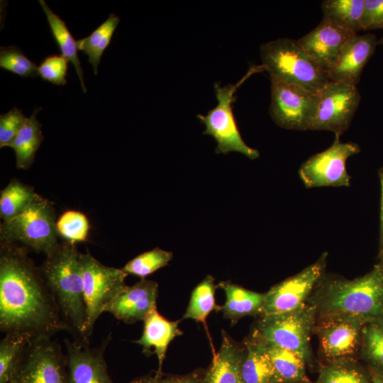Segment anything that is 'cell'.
<instances>
[{
  "instance_id": "6da1fadb",
  "label": "cell",
  "mask_w": 383,
  "mask_h": 383,
  "mask_svg": "<svg viewBox=\"0 0 383 383\" xmlns=\"http://www.w3.org/2000/svg\"><path fill=\"white\" fill-rule=\"evenodd\" d=\"M0 330L30 339L66 331L56 302L28 250L0 241Z\"/></svg>"
},
{
  "instance_id": "7a4b0ae2",
  "label": "cell",
  "mask_w": 383,
  "mask_h": 383,
  "mask_svg": "<svg viewBox=\"0 0 383 383\" xmlns=\"http://www.w3.org/2000/svg\"><path fill=\"white\" fill-rule=\"evenodd\" d=\"M307 304L313 307L316 318L349 315L367 322L383 319V279L375 265L353 279L325 273Z\"/></svg>"
},
{
  "instance_id": "3957f363",
  "label": "cell",
  "mask_w": 383,
  "mask_h": 383,
  "mask_svg": "<svg viewBox=\"0 0 383 383\" xmlns=\"http://www.w3.org/2000/svg\"><path fill=\"white\" fill-rule=\"evenodd\" d=\"M75 244L59 243L40 266L42 276L73 340L89 344L85 335L87 308L79 257Z\"/></svg>"
},
{
  "instance_id": "277c9868",
  "label": "cell",
  "mask_w": 383,
  "mask_h": 383,
  "mask_svg": "<svg viewBox=\"0 0 383 383\" xmlns=\"http://www.w3.org/2000/svg\"><path fill=\"white\" fill-rule=\"evenodd\" d=\"M260 56L270 77L315 91L329 82L326 73L304 52L296 40L284 38L263 43Z\"/></svg>"
},
{
  "instance_id": "5b68a950",
  "label": "cell",
  "mask_w": 383,
  "mask_h": 383,
  "mask_svg": "<svg viewBox=\"0 0 383 383\" xmlns=\"http://www.w3.org/2000/svg\"><path fill=\"white\" fill-rule=\"evenodd\" d=\"M58 237L55 208L37 193L21 213L0 226V241L20 243L45 255L58 245Z\"/></svg>"
},
{
  "instance_id": "8992f818",
  "label": "cell",
  "mask_w": 383,
  "mask_h": 383,
  "mask_svg": "<svg viewBox=\"0 0 383 383\" xmlns=\"http://www.w3.org/2000/svg\"><path fill=\"white\" fill-rule=\"evenodd\" d=\"M315 322V310L306 303L287 313L259 316L249 335L265 345L298 353L309 363L311 358L310 340Z\"/></svg>"
},
{
  "instance_id": "52a82bcc",
  "label": "cell",
  "mask_w": 383,
  "mask_h": 383,
  "mask_svg": "<svg viewBox=\"0 0 383 383\" xmlns=\"http://www.w3.org/2000/svg\"><path fill=\"white\" fill-rule=\"evenodd\" d=\"M260 70H265L262 65L252 67L235 84L221 87L218 83H216L214 90L218 101L216 106L209 110L206 115H197V118L205 126L204 134L211 135L216 140V153L227 154L230 152H237L251 160L260 156L256 149L248 146L243 140L232 107L236 99L235 94L238 89L251 74Z\"/></svg>"
},
{
  "instance_id": "ba28073f",
  "label": "cell",
  "mask_w": 383,
  "mask_h": 383,
  "mask_svg": "<svg viewBox=\"0 0 383 383\" xmlns=\"http://www.w3.org/2000/svg\"><path fill=\"white\" fill-rule=\"evenodd\" d=\"M87 308L85 335L89 340L94 324L107 305L126 286L122 269L103 265L87 250L79 257Z\"/></svg>"
},
{
  "instance_id": "9c48e42d",
  "label": "cell",
  "mask_w": 383,
  "mask_h": 383,
  "mask_svg": "<svg viewBox=\"0 0 383 383\" xmlns=\"http://www.w3.org/2000/svg\"><path fill=\"white\" fill-rule=\"evenodd\" d=\"M67 358L49 337L30 339L18 360L11 383H65Z\"/></svg>"
},
{
  "instance_id": "30bf717a",
  "label": "cell",
  "mask_w": 383,
  "mask_h": 383,
  "mask_svg": "<svg viewBox=\"0 0 383 383\" xmlns=\"http://www.w3.org/2000/svg\"><path fill=\"white\" fill-rule=\"evenodd\" d=\"M360 98L356 86L329 81L318 91L309 130L328 131L340 136L349 128Z\"/></svg>"
},
{
  "instance_id": "8fae6325",
  "label": "cell",
  "mask_w": 383,
  "mask_h": 383,
  "mask_svg": "<svg viewBox=\"0 0 383 383\" xmlns=\"http://www.w3.org/2000/svg\"><path fill=\"white\" fill-rule=\"evenodd\" d=\"M340 137L335 135L329 148L311 156L300 166L299 175L306 188L350 186L346 162L359 153L360 148L355 143L342 142Z\"/></svg>"
},
{
  "instance_id": "7c38bea8",
  "label": "cell",
  "mask_w": 383,
  "mask_h": 383,
  "mask_svg": "<svg viewBox=\"0 0 383 383\" xmlns=\"http://www.w3.org/2000/svg\"><path fill=\"white\" fill-rule=\"evenodd\" d=\"M270 114L274 122L289 130H309L318 91L270 77Z\"/></svg>"
},
{
  "instance_id": "4fadbf2b",
  "label": "cell",
  "mask_w": 383,
  "mask_h": 383,
  "mask_svg": "<svg viewBox=\"0 0 383 383\" xmlns=\"http://www.w3.org/2000/svg\"><path fill=\"white\" fill-rule=\"evenodd\" d=\"M327 257L328 252L322 253L313 264L272 287L265 293L259 316L287 313L306 305L316 285L326 273Z\"/></svg>"
},
{
  "instance_id": "5bb4252c",
  "label": "cell",
  "mask_w": 383,
  "mask_h": 383,
  "mask_svg": "<svg viewBox=\"0 0 383 383\" xmlns=\"http://www.w3.org/2000/svg\"><path fill=\"white\" fill-rule=\"evenodd\" d=\"M363 318L349 315H333L316 318L313 328L319 340L320 352L328 362L353 357L360 351Z\"/></svg>"
},
{
  "instance_id": "9a60e30c",
  "label": "cell",
  "mask_w": 383,
  "mask_h": 383,
  "mask_svg": "<svg viewBox=\"0 0 383 383\" xmlns=\"http://www.w3.org/2000/svg\"><path fill=\"white\" fill-rule=\"evenodd\" d=\"M111 340L109 335L100 346L65 338L67 374L65 383H114L107 370L105 349Z\"/></svg>"
},
{
  "instance_id": "2e32d148",
  "label": "cell",
  "mask_w": 383,
  "mask_h": 383,
  "mask_svg": "<svg viewBox=\"0 0 383 383\" xmlns=\"http://www.w3.org/2000/svg\"><path fill=\"white\" fill-rule=\"evenodd\" d=\"M355 34L322 20L316 27L296 41L304 52L327 73L335 63L345 43Z\"/></svg>"
},
{
  "instance_id": "e0dca14e",
  "label": "cell",
  "mask_w": 383,
  "mask_h": 383,
  "mask_svg": "<svg viewBox=\"0 0 383 383\" xmlns=\"http://www.w3.org/2000/svg\"><path fill=\"white\" fill-rule=\"evenodd\" d=\"M158 284L141 279L132 286L126 285L107 305L104 312L126 323L144 321L157 308Z\"/></svg>"
},
{
  "instance_id": "ac0fdd59",
  "label": "cell",
  "mask_w": 383,
  "mask_h": 383,
  "mask_svg": "<svg viewBox=\"0 0 383 383\" xmlns=\"http://www.w3.org/2000/svg\"><path fill=\"white\" fill-rule=\"evenodd\" d=\"M378 40L372 33L353 35L327 72L329 81L357 86L363 69L375 51Z\"/></svg>"
},
{
  "instance_id": "d6986e66",
  "label": "cell",
  "mask_w": 383,
  "mask_h": 383,
  "mask_svg": "<svg viewBox=\"0 0 383 383\" xmlns=\"http://www.w3.org/2000/svg\"><path fill=\"white\" fill-rule=\"evenodd\" d=\"M179 321H171L160 315L157 308L153 309L143 321L142 335L133 341L143 348L147 357L155 353L158 360L159 372L162 365L170 343L177 336L182 335L178 326Z\"/></svg>"
},
{
  "instance_id": "ffe728a7",
  "label": "cell",
  "mask_w": 383,
  "mask_h": 383,
  "mask_svg": "<svg viewBox=\"0 0 383 383\" xmlns=\"http://www.w3.org/2000/svg\"><path fill=\"white\" fill-rule=\"evenodd\" d=\"M243 345L232 340L223 331L222 343L205 371L203 383H243L241 376Z\"/></svg>"
},
{
  "instance_id": "44dd1931",
  "label": "cell",
  "mask_w": 383,
  "mask_h": 383,
  "mask_svg": "<svg viewBox=\"0 0 383 383\" xmlns=\"http://www.w3.org/2000/svg\"><path fill=\"white\" fill-rule=\"evenodd\" d=\"M217 287L223 290L226 294V301L221 306L220 311L232 324L246 316H260L265 293L247 289L230 281L220 282Z\"/></svg>"
},
{
  "instance_id": "7402d4cb",
  "label": "cell",
  "mask_w": 383,
  "mask_h": 383,
  "mask_svg": "<svg viewBox=\"0 0 383 383\" xmlns=\"http://www.w3.org/2000/svg\"><path fill=\"white\" fill-rule=\"evenodd\" d=\"M240 370L243 383H278L266 346L250 335L243 344Z\"/></svg>"
},
{
  "instance_id": "603a6c76",
  "label": "cell",
  "mask_w": 383,
  "mask_h": 383,
  "mask_svg": "<svg viewBox=\"0 0 383 383\" xmlns=\"http://www.w3.org/2000/svg\"><path fill=\"white\" fill-rule=\"evenodd\" d=\"M41 108L36 107L28 118L10 147L14 150L18 169H28L33 163L35 153L43 141L42 125L36 116Z\"/></svg>"
},
{
  "instance_id": "cb8c5ba5",
  "label": "cell",
  "mask_w": 383,
  "mask_h": 383,
  "mask_svg": "<svg viewBox=\"0 0 383 383\" xmlns=\"http://www.w3.org/2000/svg\"><path fill=\"white\" fill-rule=\"evenodd\" d=\"M49 24L53 38L56 42L61 55L70 62L75 68L84 93L87 91L84 85L83 70L77 54V44L64 21L55 13L44 0H39Z\"/></svg>"
},
{
  "instance_id": "d4e9b609",
  "label": "cell",
  "mask_w": 383,
  "mask_h": 383,
  "mask_svg": "<svg viewBox=\"0 0 383 383\" xmlns=\"http://www.w3.org/2000/svg\"><path fill=\"white\" fill-rule=\"evenodd\" d=\"M265 346L278 383H311L306 376L307 361L304 355L280 348Z\"/></svg>"
},
{
  "instance_id": "484cf974",
  "label": "cell",
  "mask_w": 383,
  "mask_h": 383,
  "mask_svg": "<svg viewBox=\"0 0 383 383\" xmlns=\"http://www.w3.org/2000/svg\"><path fill=\"white\" fill-rule=\"evenodd\" d=\"M365 0H325L321 4L322 20L357 33L362 30Z\"/></svg>"
},
{
  "instance_id": "4316f807",
  "label": "cell",
  "mask_w": 383,
  "mask_h": 383,
  "mask_svg": "<svg viewBox=\"0 0 383 383\" xmlns=\"http://www.w3.org/2000/svg\"><path fill=\"white\" fill-rule=\"evenodd\" d=\"M120 22L115 13H110L108 18L88 36L77 40L78 50L88 56V62L93 67L94 74H98V67L101 56L109 45L113 35Z\"/></svg>"
},
{
  "instance_id": "83f0119b",
  "label": "cell",
  "mask_w": 383,
  "mask_h": 383,
  "mask_svg": "<svg viewBox=\"0 0 383 383\" xmlns=\"http://www.w3.org/2000/svg\"><path fill=\"white\" fill-rule=\"evenodd\" d=\"M315 383H372L369 370L365 371L354 357L341 358L323 366Z\"/></svg>"
},
{
  "instance_id": "f1b7e54d",
  "label": "cell",
  "mask_w": 383,
  "mask_h": 383,
  "mask_svg": "<svg viewBox=\"0 0 383 383\" xmlns=\"http://www.w3.org/2000/svg\"><path fill=\"white\" fill-rule=\"evenodd\" d=\"M359 353L368 370L383 376V319L364 325Z\"/></svg>"
},
{
  "instance_id": "f546056e",
  "label": "cell",
  "mask_w": 383,
  "mask_h": 383,
  "mask_svg": "<svg viewBox=\"0 0 383 383\" xmlns=\"http://www.w3.org/2000/svg\"><path fill=\"white\" fill-rule=\"evenodd\" d=\"M215 279L207 275L192 291L189 303L182 319H192L202 323L205 327L207 316L213 310L221 311L216 304L215 292L217 288Z\"/></svg>"
},
{
  "instance_id": "4dcf8cb0",
  "label": "cell",
  "mask_w": 383,
  "mask_h": 383,
  "mask_svg": "<svg viewBox=\"0 0 383 383\" xmlns=\"http://www.w3.org/2000/svg\"><path fill=\"white\" fill-rule=\"evenodd\" d=\"M35 194L31 186L16 178L12 179L1 191L0 216L3 221H9L21 213L30 204Z\"/></svg>"
},
{
  "instance_id": "1f68e13d",
  "label": "cell",
  "mask_w": 383,
  "mask_h": 383,
  "mask_svg": "<svg viewBox=\"0 0 383 383\" xmlns=\"http://www.w3.org/2000/svg\"><path fill=\"white\" fill-rule=\"evenodd\" d=\"M30 340L23 334L5 333L0 342V383H11L20 355Z\"/></svg>"
},
{
  "instance_id": "d6a6232c",
  "label": "cell",
  "mask_w": 383,
  "mask_h": 383,
  "mask_svg": "<svg viewBox=\"0 0 383 383\" xmlns=\"http://www.w3.org/2000/svg\"><path fill=\"white\" fill-rule=\"evenodd\" d=\"M172 257V252L155 248L138 255L128 261L121 269L127 274L145 279L147 276L166 266Z\"/></svg>"
},
{
  "instance_id": "836d02e7",
  "label": "cell",
  "mask_w": 383,
  "mask_h": 383,
  "mask_svg": "<svg viewBox=\"0 0 383 383\" xmlns=\"http://www.w3.org/2000/svg\"><path fill=\"white\" fill-rule=\"evenodd\" d=\"M56 230L58 236L66 242L75 245L86 242L89 231V220L80 211H67L56 221Z\"/></svg>"
},
{
  "instance_id": "e575fe53",
  "label": "cell",
  "mask_w": 383,
  "mask_h": 383,
  "mask_svg": "<svg viewBox=\"0 0 383 383\" xmlns=\"http://www.w3.org/2000/svg\"><path fill=\"white\" fill-rule=\"evenodd\" d=\"M0 67L21 77L38 76L36 65L16 45L1 47Z\"/></svg>"
},
{
  "instance_id": "d590c367",
  "label": "cell",
  "mask_w": 383,
  "mask_h": 383,
  "mask_svg": "<svg viewBox=\"0 0 383 383\" xmlns=\"http://www.w3.org/2000/svg\"><path fill=\"white\" fill-rule=\"evenodd\" d=\"M68 60L62 55H51L46 57L38 67V75L55 85L67 83Z\"/></svg>"
},
{
  "instance_id": "8d00e7d4",
  "label": "cell",
  "mask_w": 383,
  "mask_h": 383,
  "mask_svg": "<svg viewBox=\"0 0 383 383\" xmlns=\"http://www.w3.org/2000/svg\"><path fill=\"white\" fill-rule=\"evenodd\" d=\"M21 109L13 107L0 116V148L10 147L26 120Z\"/></svg>"
},
{
  "instance_id": "74e56055",
  "label": "cell",
  "mask_w": 383,
  "mask_h": 383,
  "mask_svg": "<svg viewBox=\"0 0 383 383\" xmlns=\"http://www.w3.org/2000/svg\"><path fill=\"white\" fill-rule=\"evenodd\" d=\"M204 370H195L184 375H173L158 370L137 377L129 383H203Z\"/></svg>"
},
{
  "instance_id": "f35d334b",
  "label": "cell",
  "mask_w": 383,
  "mask_h": 383,
  "mask_svg": "<svg viewBox=\"0 0 383 383\" xmlns=\"http://www.w3.org/2000/svg\"><path fill=\"white\" fill-rule=\"evenodd\" d=\"M362 30L383 28V0H365Z\"/></svg>"
},
{
  "instance_id": "ab89813d",
  "label": "cell",
  "mask_w": 383,
  "mask_h": 383,
  "mask_svg": "<svg viewBox=\"0 0 383 383\" xmlns=\"http://www.w3.org/2000/svg\"><path fill=\"white\" fill-rule=\"evenodd\" d=\"M379 177L381 184V201H380V223H379V239L378 257H383V167L379 170Z\"/></svg>"
},
{
  "instance_id": "60d3db41",
  "label": "cell",
  "mask_w": 383,
  "mask_h": 383,
  "mask_svg": "<svg viewBox=\"0 0 383 383\" xmlns=\"http://www.w3.org/2000/svg\"><path fill=\"white\" fill-rule=\"evenodd\" d=\"M371 375L372 383H383V376L368 370Z\"/></svg>"
},
{
  "instance_id": "b9f144b4",
  "label": "cell",
  "mask_w": 383,
  "mask_h": 383,
  "mask_svg": "<svg viewBox=\"0 0 383 383\" xmlns=\"http://www.w3.org/2000/svg\"><path fill=\"white\" fill-rule=\"evenodd\" d=\"M374 265L378 268L383 279V257L378 259L377 263Z\"/></svg>"
},
{
  "instance_id": "7bdbcfd3",
  "label": "cell",
  "mask_w": 383,
  "mask_h": 383,
  "mask_svg": "<svg viewBox=\"0 0 383 383\" xmlns=\"http://www.w3.org/2000/svg\"><path fill=\"white\" fill-rule=\"evenodd\" d=\"M378 44H380L383 46V37L378 40Z\"/></svg>"
}]
</instances>
